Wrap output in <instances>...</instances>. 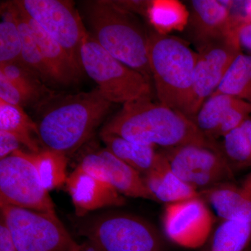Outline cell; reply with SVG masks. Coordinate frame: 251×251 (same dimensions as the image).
Instances as JSON below:
<instances>
[{"mask_svg":"<svg viewBox=\"0 0 251 251\" xmlns=\"http://www.w3.org/2000/svg\"><path fill=\"white\" fill-rule=\"evenodd\" d=\"M100 133L163 149L196 145L222 151L221 145L203 134L189 117L153 99L124 104Z\"/></svg>","mask_w":251,"mask_h":251,"instance_id":"obj_1","label":"cell"},{"mask_svg":"<svg viewBox=\"0 0 251 251\" xmlns=\"http://www.w3.org/2000/svg\"><path fill=\"white\" fill-rule=\"evenodd\" d=\"M112 105L98 88L53 94L39 106L44 109L37 125L40 143L45 149L68 157L90 139Z\"/></svg>","mask_w":251,"mask_h":251,"instance_id":"obj_2","label":"cell"},{"mask_svg":"<svg viewBox=\"0 0 251 251\" xmlns=\"http://www.w3.org/2000/svg\"><path fill=\"white\" fill-rule=\"evenodd\" d=\"M90 34L115 58L152 82L148 59L149 33L136 15L111 0L82 2Z\"/></svg>","mask_w":251,"mask_h":251,"instance_id":"obj_3","label":"cell"},{"mask_svg":"<svg viewBox=\"0 0 251 251\" xmlns=\"http://www.w3.org/2000/svg\"><path fill=\"white\" fill-rule=\"evenodd\" d=\"M197 57L181 38L150 31L149 64L158 102L187 117Z\"/></svg>","mask_w":251,"mask_h":251,"instance_id":"obj_4","label":"cell"},{"mask_svg":"<svg viewBox=\"0 0 251 251\" xmlns=\"http://www.w3.org/2000/svg\"><path fill=\"white\" fill-rule=\"evenodd\" d=\"M80 65L97 83L104 98L112 104L124 105L139 99H153L152 82L108 53L90 32L81 46Z\"/></svg>","mask_w":251,"mask_h":251,"instance_id":"obj_5","label":"cell"},{"mask_svg":"<svg viewBox=\"0 0 251 251\" xmlns=\"http://www.w3.org/2000/svg\"><path fill=\"white\" fill-rule=\"evenodd\" d=\"M0 204L18 251H75L78 246L56 214Z\"/></svg>","mask_w":251,"mask_h":251,"instance_id":"obj_6","label":"cell"},{"mask_svg":"<svg viewBox=\"0 0 251 251\" xmlns=\"http://www.w3.org/2000/svg\"><path fill=\"white\" fill-rule=\"evenodd\" d=\"M49 192L27 151L0 160V204L56 214Z\"/></svg>","mask_w":251,"mask_h":251,"instance_id":"obj_7","label":"cell"},{"mask_svg":"<svg viewBox=\"0 0 251 251\" xmlns=\"http://www.w3.org/2000/svg\"><path fill=\"white\" fill-rule=\"evenodd\" d=\"M102 251H163L154 227L137 216L112 214L94 221L83 232Z\"/></svg>","mask_w":251,"mask_h":251,"instance_id":"obj_8","label":"cell"},{"mask_svg":"<svg viewBox=\"0 0 251 251\" xmlns=\"http://www.w3.org/2000/svg\"><path fill=\"white\" fill-rule=\"evenodd\" d=\"M16 2L28 17L62 46L82 72L80 49L88 31L74 3L66 0H17Z\"/></svg>","mask_w":251,"mask_h":251,"instance_id":"obj_9","label":"cell"},{"mask_svg":"<svg viewBox=\"0 0 251 251\" xmlns=\"http://www.w3.org/2000/svg\"><path fill=\"white\" fill-rule=\"evenodd\" d=\"M171 169L186 184L201 191L234 179L232 166L221 150L188 145L163 149Z\"/></svg>","mask_w":251,"mask_h":251,"instance_id":"obj_10","label":"cell"},{"mask_svg":"<svg viewBox=\"0 0 251 251\" xmlns=\"http://www.w3.org/2000/svg\"><path fill=\"white\" fill-rule=\"evenodd\" d=\"M193 93L188 117L196 116L203 103L219 88L234 59L242 53L237 35L198 49Z\"/></svg>","mask_w":251,"mask_h":251,"instance_id":"obj_11","label":"cell"},{"mask_svg":"<svg viewBox=\"0 0 251 251\" xmlns=\"http://www.w3.org/2000/svg\"><path fill=\"white\" fill-rule=\"evenodd\" d=\"M213 223L212 214L201 196L166 204L163 213V228L167 237L188 249H198L205 244Z\"/></svg>","mask_w":251,"mask_h":251,"instance_id":"obj_12","label":"cell"},{"mask_svg":"<svg viewBox=\"0 0 251 251\" xmlns=\"http://www.w3.org/2000/svg\"><path fill=\"white\" fill-rule=\"evenodd\" d=\"M232 1L192 0L186 31L197 49L236 34L231 21Z\"/></svg>","mask_w":251,"mask_h":251,"instance_id":"obj_13","label":"cell"},{"mask_svg":"<svg viewBox=\"0 0 251 251\" xmlns=\"http://www.w3.org/2000/svg\"><path fill=\"white\" fill-rule=\"evenodd\" d=\"M78 167L97 179L110 184L121 195L152 199L142 175L114 156L107 149L87 155Z\"/></svg>","mask_w":251,"mask_h":251,"instance_id":"obj_14","label":"cell"},{"mask_svg":"<svg viewBox=\"0 0 251 251\" xmlns=\"http://www.w3.org/2000/svg\"><path fill=\"white\" fill-rule=\"evenodd\" d=\"M66 184L73 202L81 213L125 203L122 195L112 186L82 171L78 166L68 176Z\"/></svg>","mask_w":251,"mask_h":251,"instance_id":"obj_15","label":"cell"},{"mask_svg":"<svg viewBox=\"0 0 251 251\" xmlns=\"http://www.w3.org/2000/svg\"><path fill=\"white\" fill-rule=\"evenodd\" d=\"M144 175L151 198L158 202L169 204L201 196L197 190L175 174L161 151L154 166Z\"/></svg>","mask_w":251,"mask_h":251,"instance_id":"obj_16","label":"cell"},{"mask_svg":"<svg viewBox=\"0 0 251 251\" xmlns=\"http://www.w3.org/2000/svg\"><path fill=\"white\" fill-rule=\"evenodd\" d=\"M222 220H242L251 222V174L242 186L219 185L201 191Z\"/></svg>","mask_w":251,"mask_h":251,"instance_id":"obj_17","label":"cell"},{"mask_svg":"<svg viewBox=\"0 0 251 251\" xmlns=\"http://www.w3.org/2000/svg\"><path fill=\"white\" fill-rule=\"evenodd\" d=\"M25 15L43 57L52 72L55 83L65 86L77 82L82 72L73 62L62 46L46 32L37 23L28 17L25 14Z\"/></svg>","mask_w":251,"mask_h":251,"instance_id":"obj_18","label":"cell"},{"mask_svg":"<svg viewBox=\"0 0 251 251\" xmlns=\"http://www.w3.org/2000/svg\"><path fill=\"white\" fill-rule=\"evenodd\" d=\"M100 137L105 149L141 175L153 168L159 156L153 145L134 143L110 133H100Z\"/></svg>","mask_w":251,"mask_h":251,"instance_id":"obj_19","label":"cell"},{"mask_svg":"<svg viewBox=\"0 0 251 251\" xmlns=\"http://www.w3.org/2000/svg\"><path fill=\"white\" fill-rule=\"evenodd\" d=\"M0 130L15 135L30 152L41 151L38 126L24 108L6 103L2 99H0Z\"/></svg>","mask_w":251,"mask_h":251,"instance_id":"obj_20","label":"cell"},{"mask_svg":"<svg viewBox=\"0 0 251 251\" xmlns=\"http://www.w3.org/2000/svg\"><path fill=\"white\" fill-rule=\"evenodd\" d=\"M12 6L21 34L22 44L21 61L34 71L46 85L56 84L52 72L43 57L25 13L16 1H12Z\"/></svg>","mask_w":251,"mask_h":251,"instance_id":"obj_21","label":"cell"},{"mask_svg":"<svg viewBox=\"0 0 251 251\" xmlns=\"http://www.w3.org/2000/svg\"><path fill=\"white\" fill-rule=\"evenodd\" d=\"M240 100L228 94H212L201 105L193 122L203 134L216 141L218 130L225 116Z\"/></svg>","mask_w":251,"mask_h":251,"instance_id":"obj_22","label":"cell"},{"mask_svg":"<svg viewBox=\"0 0 251 251\" xmlns=\"http://www.w3.org/2000/svg\"><path fill=\"white\" fill-rule=\"evenodd\" d=\"M214 94H228L251 104V53L242 52L234 59Z\"/></svg>","mask_w":251,"mask_h":251,"instance_id":"obj_23","label":"cell"},{"mask_svg":"<svg viewBox=\"0 0 251 251\" xmlns=\"http://www.w3.org/2000/svg\"><path fill=\"white\" fill-rule=\"evenodd\" d=\"M251 244V222L223 220L213 236L209 251H247Z\"/></svg>","mask_w":251,"mask_h":251,"instance_id":"obj_24","label":"cell"},{"mask_svg":"<svg viewBox=\"0 0 251 251\" xmlns=\"http://www.w3.org/2000/svg\"><path fill=\"white\" fill-rule=\"evenodd\" d=\"M0 67L21 60L22 44L12 1L1 5Z\"/></svg>","mask_w":251,"mask_h":251,"instance_id":"obj_25","label":"cell"},{"mask_svg":"<svg viewBox=\"0 0 251 251\" xmlns=\"http://www.w3.org/2000/svg\"><path fill=\"white\" fill-rule=\"evenodd\" d=\"M27 153L48 191L59 187L67 181V156L47 149L38 153Z\"/></svg>","mask_w":251,"mask_h":251,"instance_id":"obj_26","label":"cell"},{"mask_svg":"<svg viewBox=\"0 0 251 251\" xmlns=\"http://www.w3.org/2000/svg\"><path fill=\"white\" fill-rule=\"evenodd\" d=\"M0 73L20 88L36 96L40 99L41 104L55 94L21 60L0 67Z\"/></svg>","mask_w":251,"mask_h":251,"instance_id":"obj_27","label":"cell"},{"mask_svg":"<svg viewBox=\"0 0 251 251\" xmlns=\"http://www.w3.org/2000/svg\"><path fill=\"white\" fill-rule=\"evenodd\" d=\"M223 138L221 150L229 164L233 163L242 168H251V148L240 126Z\"/></svg>","mask_w":251,"mask_h":251,"instance_id":"obj_28","label":"cell"},{"mask_svg":"<svg viewBox=\"0 0 251 251\" xmlns=\"http://www.w3.org/2000/svg\"><path fill=\"white\" fill-rule=\"evenodd\" d=\"M178 4L173 1H153L149 11L148 18L156 27L157 31H160L161 29H166V28L180 25L181 23L186 25L187 22L181 20L184 16L180 14L178 9L181 7V5L178 6Z\"/></svg>","mask_w":251,"mask_h":251,"instance_id":"obj_29","label":"cell"},{"mask_svg":"<svg viewBox=\"0 0 251 251\" xmlns=\"http://www.w3.org/2000/svg\"><path fill=\"white\" fill-rule=\"evenodd\" d=\"M0 99H2L6 103L16 106L25 107L29 105L40 106L41 101L34 94L29 93L18 86L0 73Z\"/></svg>","mask_w":251,"mask_h":251,"instance_id":"obj_30","label":"cell"},{"mask_svg":"<svg viewBox=\"0 0 251 251\" xmlns=\"http://www.w3.org/2000/svg\"><path fill=\"white\" fill-rule=\"evenodd\" d=\"M231 21L234 30L245 25L251 24V0L232 1Z\"/></svg>","mask_w":251,"mask_h":251,"instance_id":"obj_31","label":"cell"},{"mask_svg":"<svg viewBox=\"0 0 251 251\" xmlns=\"http://www.w3.org/2000/svg\"><path fill=\"white\" fill-rule=\"evenodd\" d=\"M21 145L15 135L0 130V160L12 154L16 150H21Z\"/></svg>","mask_w":251,"mask_h":251,"instance_id":"obj_32","label":"cell"},{"mask_svg":"<svg viewBox=\"0 0 251 251\" xmlns=\"http://www.w3.org/2000/svg\"><path fill=\"white\" fill-rule=\"evenodd\" d=\"M122 8L133 13L143 15L148 18L149 11L153 1H115Z\"/></svg>","mask_w":251,"mask_h":251,"instance_id":"obj_33","label":"cell"},{"mask_svg":"<svg viewBox=\"0 0 251 251\" xmlns=\"http://www.w3.org/2000/svg\"><path fill=\"white\" fill-rule=\"evenodd\" d=\"M0 251H18L11 232L1 218L0 222Z\"/></svg>","mask_w":251,"mask_h":251,"instance_id":"obj_34","label":"cell"},{"mask_svg":"<svg viewBox=\"0 0 251 251\" xmlns=\"http://www.w3.org/2000/svg\"><path fill=\"white\" fill-rule=\"evenodd\" d=\"M238 41L242 49L251 53V24L245 25L236 31Z\"/></svg>","mask_w":251,"mask_h":251,"instance_id":"obj_35","label":"cell"},{"mask_svg":"<svg viewBox=\"0 0 251 251\" xmlns=\"http://www.w3.org/2000/svg\"><path fill=\"white\" fill-rule=\"evenodd\" d=\"M75 251H102L95 244L87 240L82 244H78Z\"/></svg>","mask_w":251,"mask_h":251,"instance_id":"obj_36","label":"cell"}]
</instances>
